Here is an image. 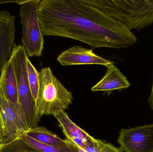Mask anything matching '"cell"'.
I'll return each instance as SVG.
<instances>
[{"instance_id":"1","label":"cell","mask_w":153,"mask_h":152,"mask_svg":"<svg viewBox=\"0 0 153 152\" xmlns=\"http://www.w3.org/2000/svg\"><path fill=\"white\" fill-rule=\"evenodd\" d=\"M39 19L44 36L71 38L89 45L92 50L127 48L137 41L125 25L86 0H42Z\"/></svg>"},{"instance_id":"2","label":"cell","mask_w":153,"mask_h":152,"mask_svg":"<svg viewBox=\"0 0 153 152\" xmlns=\"http://www.w3.org/2000/svg\"><path fill=\"white\" fill-rule=\"evenodd\" d=\"M129 30L140 31L153 24V0H86Z\"/></svg>"},{"instance_id":"3","label":"cell","mask_w":153,"mask_h":152,"mask_svg":"<svg viewBox=\"0 0 153 152\" xmlns=\"http://www.w3.org/2000/svg\"><path fill=\"white\" fill-rule=\"evenodd\" d=\"M39 87L36 101L37 113L39 118L43 115H54L64 111L72 103V93L54 76L49 67L39 72Z\"/></svg>"},{"instance_id":"4","label":"cell","mask_w":153,"mask_h":152,"mask_svg":"<svg viewBox=\"0 0 153 152\" xmlns=\"http://www.w3.org/2000/svg\"><path fill=\"white\" fill-rule=\"evenodd\" d=\"M28 58L22 46L15 44L12 49L9 60L14 69L18 83L19 102L22 108L29 129L37 127L40 121L36 103L31 94L28 79L27 59Z\"/></svg>"},{"instance_id":"5","label":"cell","mask_w":153,"mask_h":152,"mask_svg":"<svg viewBox=\"0 0 153 152\" xmlns=\"http://www.w3.org/2000/svg\"><path fill=\"white\" fill-rule=\"evenodd\" d=\"M40 0H25L18 2L22 28V43L28 57H40L44 49V35L39 19Z\"/></svg>"},{"instance_id":"6","label":"cell","mask_w":153,"mask_h":152,"mask_svg":"<svg viewBox=\"0 0 153 152\" xmlns=\"http://www.w3.org/2000/svg\"><path fill=\"white\" fill-rule=\"evenodd\" d=\"M28 129L20 104L7 100L0 88V144L21 138Z\"/></svg>"},{"instance_id":"7","label":"cell","mask_w":153,"mask_h":152,"mask_svg":"<svg viewBox=\"0 0 153 152\" xmlns=\"http://www.w3.org/2000/svg\"><path fill=\"white\" fill-rule=\"evenodd\" d=\"M117 141L125 152H153V124L121 129Z\"/></svg>"},{"instance_id":"8","label":"cell","mask_w":153,"mask_h":152,"mask_svg":"<svg viewBox=\"0 0 153 152\" xmlns=\"http://www.w3.org/2000/svg\"><path fill=\"white\" fill-rule=\"evenodd\" d=\"M62 66L78 65H103L106 67L113 62L96 55L91 49L74 46L64 51L57 58Z\"/></svg>"},{"instance_id":"9","label":"cell","mask_w":153,"mask_h":152,"mask_svg":"<svg viewBox=\"0 0 153 152\" xmlns=\"http://www.w3.org/2000/svg\"><path fill=\"white\" fill-rule=\"evenodd\" d=\"M15 17L10 12L0 11V71L9 59L14 42Z\"/></svg>"},{"instance_id":"10","label":"cell","mask_w":153,"mask_h":152,"mask_svg":"<svg viewBox=\"0 0 153 152\" xmlns=\"http://www.w3.org/2000/svg\"><path fill=\"white\" fill-rule=\"evenodd\" d=\"M54 116L59 122L67 141L84 149L95 139L75 124L64 111L58 112Z\"/></svg>"},{"instance_id":"11","label":"cell","mask_w":153,"mask_h":152,"mask_svg":"<svg viewBox=\"0 0 153 152\" xmlns=\"http://www.w3.org/2000/svg\"><path fill=\"white\" fill-rule=\"evenodd\" d=\"M106 67L107 68L106 74L97 84L92 87V91H103L110 94L115 90H122L130 87V82L114 62Z\"/></svg>"},{"instance_id":"12","label":"cell","mask_w":153,"mask_h":152,"mask_svg":"<svg viewBox=\"0 0 153 152\" xmlns=\"http://www.w3.org/2000/svg\"><path fill=\"white\" fill-rule=\"evenodd\" d=\"M0 71V88L4 96L12 103L20 104L19 102L16 75L13 67L9 60Z\"/></svg>"},{"instance_id":"13","label":"cell","mask_w":153,"mask_h":152,"mask_svg":"<svg viewBox=\"0 0 153 152\" xmlns=\"http://www.w3.org/2000/svg\"><path fill=\"white\" fill-rule=\"evenodd\" d=\"M25 134L46 145L62 146L67 143L65 139L63 140L56 134L44 127H37L32 129H29Z\"/></svg>"},{"instance_id":"14","label":"cell","mask_w":153,"mask_h":152,"mask_svg":"<svg viewBox=\"0 0 153 152\" xmlns=\"http://www.w3.org/2000/svg\"><path fill=\"white\" fill-rule=\"evenodd\" d=\"M30 146L41 152H76L73 145L68 142L62 146H51L39 142L35 139L25 134L22 137Z\"/></svg>"},{"instance_id":"15","label":"cell","mask_w":153,"mask_h":152,"mask_svg":"<svg viewBox=\"0 0 153 152\" xmlns=\"http://www.w3.org/2000/svg\"><path fill=\"white\" fill-rule=\"evenodd\" d=\"M0 152H41L27 143L22 137L11 142L0 144Z\"/></svg>"},{"instance_id":"16","label":"cell","mask_w":153,"mask_h":152,"mask_svg":"<svg viewBox=\"0 0 153 152\" xmlns=\"http://www.w3.org/2000/svg\"><path fill=\"white\" fill-rule=\"evenodd\" d=\"M27 64L29 84L31 94L33 99L36 102L37 99L39 87V72L33 66L28 58L27 59Z\"/></svg>"},{"instance_id":"17","label":"cell","mask_w":153,"mask_h":152,"mask_svg":"<svg viewBox=\"0 0 153 152\" xmlns=\"http://www.w3.org/2000/svg\"><path fill=\"white\" fill-rule=\"evenodd\" d=\"M101 149L100 152H123L120 148H118L110 143L100 141Z\"/></svg>"},{"instance_id":"18","label":"cell","mask_w":153,"mask_h":152,"mask_svg":"<svg viewBox=\"0 0 153 152\" xmlns=\"http://www.w3.org/2000/svg\"><path fill=\"white\" fill-rule=\"evenodd\" d=\"M101 140L95 139L92 143L86 146L84 150L86 152H100Z\"/></svg>"},{"instance_id":"19","label":"cell","mask_w":153,"mask_h":152,"mask_svg":"<svg viewBox=\"0 0 153 152\" xmlns=\"http://www.w3.org/2000/svg\"><path fill=\"white\" fill-rule=\"evenodd\" d=\"M148 103L150 108L152 109H153V78L152 91H151V95H150V97H149V100H148Z\"/></svg>"},{"instance_id":"20","label":"cell","mask_w":153,"mask_h":152,"mask_svg":"<svg viewBox=\"0 0 153 152\" xmlns=\"http://www.w3.org/2000/svg\"><path fill=\"white\" fill-rule=\"evenodd\" d=\"M68 141V142H70V143L72 145H73L74 147V148H75V150H76V152H86V151H85V150H84V149H83V148H81V147H79V146L75 145V144L72 143L71 142H69V141Z\"/></svg>"}]
</instances>
